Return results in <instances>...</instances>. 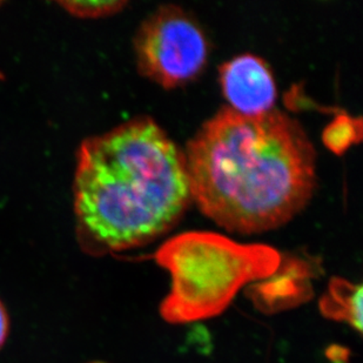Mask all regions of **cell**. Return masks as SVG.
Returning a JSON list of instances; mask_svg holds the SVG:
<instances>
[{
	"label": "cell",
	"instance_id": "6da1fadb",
	"mask_svg": "<svg viewBox=\"0 0 363 363\" xmlns=\"http://www.w3.org/2000/svg\"><path fill=\"white\" fill-rule=\"evenodd\" d=\"M191 196L228 232L262 233L305 208L315 189V150L281 111L245 116L223 107L187 143Z\"/></svg>",
	"mask_w": 363,
	"mask_h": 363
},
{
	"label": "cell",
	"instance_id": "7a4b0ae2",
	"mask_svg": "<svg viewBox=\"0 0 363 363\" xmlns=\"http://www.w3.org/2000/svg\"><path fill=\"white\" fill-rule=\"evenodd\" d=\"M77 238L89 255L157 240L192 200L184 152L150 117L82 141L73 182Z\"/></svg>",
	"mask_w": 363,
	"mask_h": 363
},
{
	"label": "cell",
	"instance_id": "3957f363",
	"mask_svg": "<svg viewBox=\"0 0 363 363\" xmlns=\"http://www.w3.org/2000/svg\"><path fill=\"white\" fill-rule=\"evenodd\" d=\"M155 260L171 275L159 312L172 325L220 315L245 286L267 280L282 264L273 247L243 245L212 232L179 234L159 248Z\"/></svg>",
	"mask_w": 363,
	"mask_h": 363
},
{
	"label": "cell",
	"instance_id": "277c9868",
	"mask_svg": "<svg viewBox=\"0 0 363 363\" xmlns=\"http://www.w3.org/2000/svg\"><path fill=\"white\" fill-rule=\"evenodd\" d=\"M134 50L139 72L164 89L192 82L208 57L200 25L177 5L160 6L143 21Z\"/></svg>",
	"mask_w": 363,
	"mask_h": 363
},
{
	"label": "cell",
	"instance_id": "5b68a950",
	"mask_svg": "<svg viewBox=\"0 0 363 363\" xmlns=\"http://www.w3.org/2000/svg\"><path fill=\"white\" fill-rule=\"evenodd\" d=\"M220 84L232 110L257 116L273 110L274 77L267 64L254 55H238L220 67Z\"/></svg>",
	"mask_w": 363,
	"mask_h": 363
},
{
	"label": "cell",
	"instance_id": "8992f818",
	"mask_svg": "<svg viewBox=\"0 0 363 363\" xmlns=\"http://www.w3.org/2000/svg\"><path fill=\"white\" fill-rule=\"evenodd\" d=\"M362 284L346 279L333 278L319 301L320 312L325 319L347 323L362 332Z\"/></svg>",
	"mask_w": 363,
	"mask_h": 363
},
{
	"label": "cell",
	"instance_id": "52a82bcc",
	"mask_svg": "<svg viewBox=\"0 0 363 363\" xmlns=\"http://www.w3.org/2000/svg\"><path fill=\"white\" fill-rule=\"evenodd\" d=\"M59 5L74 17L104 18L113 16L126 6L123 0H108V1H62Z\"/></svg>",
	"mask_w": 363,
	"mask_h": 363
},
{
	"label": "cell",
	"instance_id": "ba28073f",
	"mask_svg": "<svg viewBox=\"0 0 363 363\" xmlns=\"http://www.w3.org/2000/svg\"><path fill=\"white\" fill-rule=\"evenodd\" d=\"M355 139V123L348 118L330 125L325 132V143L334 152L346 150Z\"/></svg>",
	"mask_w": 363,
	"mask_h": 363
},
{
	"label": "cell",
	"instance_id": "9c48e42d",
	"mask_svg": "<svg viewBox=\"0 0 363 363\" xmlns=\"http://www.w3.org/2000/svg\"><path fill=\"white\" fill-rule=\"evenodd\" d=\"M9 332H10V318L3 302L0 301V348L4 346V343L6 342Z\"/></svg>",
	"mask_w": 363,
	"mask_h": 363
},
{
	"label": "cell",
	"instance_id": "30bf717a",
	"mask_svg": "<svg viewBox=\"0 0 363 363\" xmlns=\"http://www.w3.org/2000/svg\"><path fill=\"white\" fill-rule=\"evenodd\" d=\"M0 79H3V74L1 73H0Z\"/></svg>",
	"mask_w": 363,
	"mask_h": 363
}]
</instances>
